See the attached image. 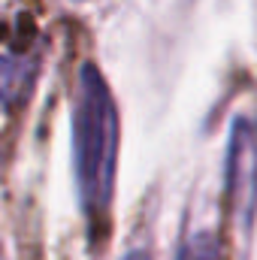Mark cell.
<instances>
[{
  "label": "cell",
  "mask_w": 257,
  "mask_h": 260,
  "mask_svg": "<svg viewBox=\"0 0 257 260\" xmlns=\"http://www.w3.org/2000/svg\"><path fill=\"white\" fill-rule=\"evenodd\" d=\"M118 167V109L103 73L82 64L73 97V176L91 227L106 218Z\"/></svg>",
  "instance_id": "obj_1"
},
{
  "label": "cell",
  "mask_w": 257,
  "mask_h": 260,
  "mask_svg": "<svg viewBox=\"0 0 257 260\" xmlns=\"http://www.w3.org/2000/svg\"><path fill=\"white\" fill-rule=\"evenodd\" d=\"M227 197L239 218V227H251L257 212V127L251 118L239 115L227 136Z\"/></svg>",
  "instance_id": "obj_2"
},
{
  "label": "cell",
  "mask_w": 257,
  "mask_h": 260,
  "mask_svg": "<svg viewBox=\"0 0 257 260\" xmlns=\"http://www.w3.org/2000/svg\"><path fill=\"white\" fill-rule=\"evenodd\" d=\"M24 88H27V64L0 55V106L21 100Z\"/></svg>",
  "instance_id": "obj_3"
},
{
  "label": "cell",
  "mask_w": 257,
  "mask_h": 260,
  "mask_svg": "<svg viewBox=\"0 0 257 260\" xmlns=\"http://www.w3.org/2000/svg\"><path fill=\"white\" fill-rule=\"evenodd\" d=\"M179 260H218V239H215V233H209V230L197 233Z\"/></svg>",
  "instance_id": "obj_4"
},
{
  "label": "cell",
  "mask_w": 257,
  "mask_h": 260,
  "mask_svg": "<svg viewBox=\"0 0 257 260\" xmlns=\"http://www.w3.org/2000/svg\"><path fill=\"white\" fill-rule=\"evenodd\" d=\"M121 260H151V257H148V251H142V248H136V251H130L127 257H121Z\"/></svg>",
  "instance_id": "obj_5"
}]
</instances>
